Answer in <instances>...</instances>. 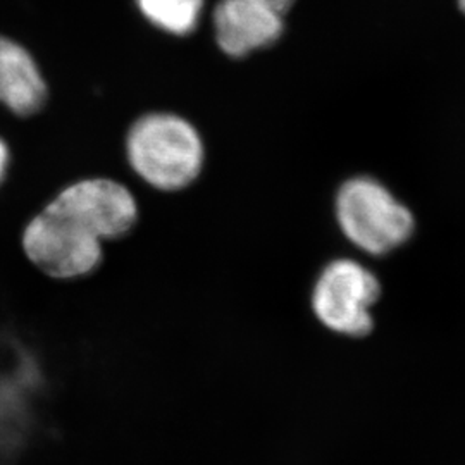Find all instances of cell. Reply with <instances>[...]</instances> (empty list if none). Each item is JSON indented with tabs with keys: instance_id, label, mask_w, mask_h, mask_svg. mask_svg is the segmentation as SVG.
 <instances>
[{
	"instance_id": "52a82bcc",
	"label": "cell",
	"mask_w": 465,
	"mask_h": 465,
	"mask_svg": "<svg viewBox=\"0 0 465 465\" xmlns=\"http://www.w3.org/2000/svg\"><path fill=\"white\" fill-rule=\"evenodd\" d=\"M47 97V84L34 55L0 35V104L16 116L28 117L42 111Z\"/></svg>"
},
{
	"instance_id": "5b68a950",
	"label": "cell",
	"mask_w": 465,
	"mask_h": 465,
	"mask_svg": "<svg viewBox=\"0 0 465 465\" xmlns=\"http://www.w3.org/2000/svg\"><path fill=\"white\" fill-rule=\"evenodd\" d=\"M45 205L76 221L102 242H116L128 236L140 219V207L132 190L111 178L73 182Z\"/></svg>"
},
{
	"instance_id": "8fae6325",
	"label": "cell",
	"mask_w": 465,
	"mask_h": 465,
	"mask_svg": "<svg viewBox=\"0 0 465 465\" xmlns=\"http://www.w3.org/2000/svg\"><path fill=\"white\" fill-rule=\"evenodd\" d=\"M459 7H460V11L465 15V0H459Z\"/></svg>"
},
{
	"instance_id": "277c9868",
	"label": "cell",
	"mask_w": 465,
	"mask_h": 465,
	"mask_svg": "<svg viewBox=\"0 0 465 465\" xmlns=\"http://www.w3.org/2000/svg\"><path fill=\"white\" fill-rule=\"evenodd\" d=\"M381 286L369 267L353 259H336L324 267L312 290V311L322 326L345 336L372 330V307Z\"/></svg>"
},
{
	"instance_id": "6da1fadb",
	"label": "cell",
	"mask_w": 465,
	"mask_h": 465,
	"mask_svg": "<svg viewBox=\"0 0 465 465\" xmlns=\"http://www.w3.org/2000/svg\"><path fill=\"white\" fill-rule=\"evenodd\" d=\"M126 159L153 190L174 193L199 180L205 147L197 128L173 113L138 117L126 134Z\"/></svg>"
},
{
	"instance_id": "8992f818",
	"label": "cell",
	"mask_w": 465,
	"mask_h": 465,
	"mask_svg": "<svg viewBox=\"0 0 465 465\" xmlns=\"http://www.w3.org/2000/svg\"><path fill=\"white\" fill-rule=\"evenodd\" d=\"M214 32L219 49L242 59L276 44L284 32V21L282 15L255 0H219Z\"/></svg>"
},
{
	"instance_id": "30bf717a",
	"label": "cell",
	"mask_w": 465,
	"mask_h": 465,
	"mask_svg": "<svg viewBox=\"0 0 465 465\" xmlns=\"http://www.w3.org/2000/svg\"><path fill=\"white\" fill-rule=\"evenodd\" d=\"M255 2L266 5V7L276 11V13H280L282 16H284L286 11H290V7L295 4V0H255Z\"/></svg>"
},
{
	"instance_id": "3957f363",
	"label": "cell",
	"mask_w": 465,
	"mask_h": 465,
	"mask_svg": "<svg viewBox=\"0 0 465 465\" xmlns=\"http://www.w3.org/2000/svg\"><path fill=\"white\" fill-rule=\"evenodd\" d=\"M21 250L32 266L57 282L90 276L104 262V242L47 205L25 224Z\"/></svg>"
},
{
	"instance_id": "ba28073f",
	"label": "cell",
	"mask_w": 465,
	"mask_h": 465,
	"mask_svg": "<svg viewBox=\"0 0 465 465\" xmlns=\"http://www.w3.org/2000/svg\"><path fill=\"white\" fill-rule=\"evenodd\" d=\"M205 0H136L140 13L155 28L186 36L199 26Z\"/></svg>"
},
{
	"instance_id": "7a4b0ae2",
	"label": "cell",
	"mask_w": 465,
	"mask_h": 465,
	"mask_svg": "<svg viewBox=\"0 0 465 465\" xmlns=\"http://www.w3.org/2000/svg\"><path fill=\"white\" fill-rule=\"evenodd\" d=\"M336 221L353 247L384 255L401 247L416 230L411 209L371 176H355L340 186L334 202Z\"/></svg>"
},
{
	"instance_id": "9c48e42d",
	"label": "cell",
	"mask_w": 465,
	"mask_h": 465,
	"mask_svg": "<svg viewBox=\"0 0 465 465\" xmlns=\"http://www.w3.org/2000/svg\"><path fill=\"white\" fill-rule=\"evenodd\" d=\"M9 163H11V152H9L7 143L0 138V184L4 183V180L7 176Z\"/></svg>"
}]
</instances>
